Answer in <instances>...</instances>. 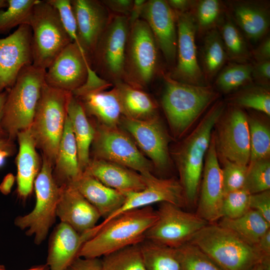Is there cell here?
<instances>
[{"instance_id": "obj_1", "label": "cell", "mask_w": 270, "mask_h": 270, "mask_svg": "<svg viewBox=\"0 0 270 270\" xmlns=\"http://www.w3.org/2000/svg\"><path fill=\"white\" fill-rule=\"evenodd\" d=\"M158 216L151 206L124 212L92 230V236L84 243L78 257L99 258L124 248L140 244Z\"/></svg>"}, {"instance_id": "obj_2", "label": "cell", "mask_w": 270, "mask_h": 270, "mask_svg": "<svg viewBox=\"0 0 270 270\" xmlns=\"http://www.w3.org/2000/svg\"><path fill=\"white\" fill-rule=\"evenodd\" d=\"M222 101L216 102L185 140L177 156L186 205L194 206L197 201L204 162L208 149L212 130L224 110Z\"/></svg>"}, {"instance_id": "obj_3", "label": "cell", "mask_w": 270, "mask_h": 270, "mask_svg": "<svg viewBox=\"0 0 270 270\" xmlns=\"http://www.w3.org/2000/svg\"><path fill=\"white\" fill-rule=\"evenodd\" d=\"M72 95L70 92L54 88L44 82L28 128L36 148L53 167Z\"/></svg>"}, {"instance_id": "obj_4", "label": "cell", "mask_w": 270, "mask_h": 270, "mask_svg": "<svg viewBox=\"0 0 270 270\" xmlns=\"http://www.w3.org/2000/svg\"><path fill=\"white\" fill-rule=\"evenodd\" d=\"M164 78L162 106L174 134L180 136L216 98L218 93L210 86L180 82L169 75Z\"/></svg>"}, {"instance_id": "obj_5", "label": "cell", "mask_w": 270, "mask_h": 270, "mask_svg": "<svg viewBox=\"0 0 270 270\" xmlns=\"http://www.w3.org/2000/svg\"><path fill=\"white\" fill-rule=\"evenodd\" d=\"M188 242L200 249L224 270H251L260 263V256L254 246L218 224H208Z\"/></svg>"}, {"instance_id": "obj_6", "label": "cell", "mask_w": 270, "mask_h": 270, "mask_svg": "<svg viewBox=\"0 0 270 270\" xmlns=\"http://www.w3.org/2000/svg\"><path fill=\"white\" fill-rule=\"evenodd\" d=\"M45 72L32 64L26 66L8 90L2 123L9 140L14 141L19 132L30 128L44 82Z\"/></svg>"}, {"instance_id": "obj_7", "label": "cell", "mask_w": 270, "mask_h": 270, "mask_svg": "<svg viewBox=\"0 0 270 270\" xmlns=\"http://www.w3.org/2000/svg\"><path fill=\"white\" fill-rule=\"evenodd\" d=\"M42 165L34 182L36 202L34 209L24 216H18L15 226L26 230L28 236H34V242L39 245L46 238L56 220V210L62 187L53 176V166L42 156Z\"/></svg>"}, {"instance_id": "obj_8", "label": "cell", "mask_w": 270, "mask_h": 270, "mask_svg": "<svg viewBox=\"0 0 270 270\" xmlns=\"http://www.w3.org/2000/svg\"><path fill=\"white\" fill-rule=\"evenodd\" d=\"M32 32L34 66L46 70L71 38L64 28L56 10L48 0L34 5L30 24Z\"/></svg>"}, {"instance_id": "obj_9", "label": "cell", "mask_w": 270, "mask_h": 270, "mask_svg": "<svg viewBox=\"0 0 270 270\" xmlns=\"http://www.w3.org/2000/svg\"><path fill=\"white\" fill-rule=\"evenodd\" d=\"M158 47L147 23L139 19L130 25L124 57V80L142 88L153 79L158 66Z\"/></svg>"}, {"instance_id": "obj_10", "label": "cell", "mask_w": 270, "mask_h": 270, "mask_svg": "<svg viewBox=\"0 0 270 270\" xmlns=\"http://www.w3.org/2000/svg\"><path fill=\"white\" fill-rule=\"evenodd\" d=\"M128 18L111 14L109 22L90 58V65L102 78L114 84L124 80Z\"/></svg>"}, {"instance_id": "obj_11", "label": "cell", "mask_w": 270, "mask_h": 270, "mask_svg": "<svg viewBox=\"0 0 270 270\" xmlns=\"http://www.w3.org/2000/svg\"><path fill=\"white\" fill-rule=\"evenodd\" d=\"M158 218L147 231L146 240L177 248L188 242L192 237L209 223L196 213L183 210L172 203H160Z\"/></svg>"}, {"instance_id": "obj_12", "label": "cell", "mask_w": 270, "mask_h": 270, "mask_svg": "<svg viewBox=\"0 0 270 270\" xmlns=\"http://www.w3.org/2000/svg\"><path fill=\"white\" fill-rule=\"evenodd\" d=\"M96 158L111 162L140 174L150 172L152 162L139 150L134 142L118 127L100 125L92 141Z\"/></svg>"}, {"instance_id": "obj_13", "label": "cell", "mask_w": 270, "mask_h": 270, "mask_svg": "<svg viewBox=\"0 0 270 270\" xmlns=\"http://www.w3.org/2000/svg\"><path fill=\"white\" fill-rule=\"evenodd\" d=\"M221 120L215 142L222 159L248 166L250 158L248 118L238 107L232 108Z\"/></svg>"}, {"instance_id": "obj_14", "label": "cell", "mask_w": 270, "mask_h": 270, "mask_svg": "<svg viewBox=\"0 0 270 270\" xmlns=\"http://www.w3.org/2000/svg\"><path fill=\"white\" fill-rule=\"evenodd\" d=\"M177 62L170 76L179 82L204 86V76L197 57L196 26L191 11L176 12Z\"/></svg>"}, {"instance_id": "obj_15", "label": "cell", "mask_w": 270, "mask_h": 270, "mask_svg": "<svg viewBox=\"0 0 270 270\" xmlns=\"http://www.w3.org/2000/svg\"><path fill=\"white\" fill-rule=\"evenodd\" d=\"M32 29L26 24L0 38V93L13 86L24 67L32 64Z\"/></svg>"}, {"instance_id": "obj_16", "label": "cell", "mask_w": 270, "mask_h": 270, "mask_svg": "<svg viewBox=\"0 0 270 270\" xmlns=\"http://www.w3.org/2000/svg\"><path fill=\"white\" fill-rule=\"evenodd\" d=\"M90 68L86 53L71 42L46 70L44 82L51 87L72 93L86 82Z\"/></svg>"}, {"instance_id": "obj_17", "label": "cell", "mask_w": 270, "mask_h": 270, "mask_svg": "<svg viewBox=\"0 0 270 270\" xmlns=\"http://www.w3.org/2000/svg\"><path fill=\"white\" fill-rule=\"evenodd\" d=\"M146 186L142 190L124 194L122 205L114 214L98 224L102 226L118 215L129 210L150 206L159 202H170L180 208L186 206L182 188L174 178H159L150 172L140 174Z\"/></svg>"}, {"instance_id": "obj_18", "label": "cell", "mask_w": 270, "mask_h": 270, "mask_svg": "<svg viewBox=\"0 0 270 270\" xmlns=\"http://www.w3.org/2000/svg\"><path fill=\"white\" fill-rule=\"evenodd\" d=\"M120 123L158 169L169 164L168 136L158 116L138 120L122 116Z\"/></svg>"}, {"instance_id": "obj_19", "label": "cell", "mask_w": 270, "mask_h": 270, "mask_svg": "<svg viewBox=\"0 0 270 270\" xmlns=\"http://www.w3.org/2000/svg\"><path fill=\"white\" fill-rule=\"evenodd\" d=\"M204 160L200 193L196 214L212 224L222 217L224 196L222 168L219 164L214 135L212 136Z\"/></svg>"}, {"instance_id": "obj_20", "label": "cell", "mask_w": 270, "mask_h": 270, "mask_svg": "<svg viewBox=\"0 0 270 270\" xmlns=\"http://www.w3.org/2000/svg\"><path fill=\"white\" fill-rule=\"evenodd\" d=\"M141 18L148 24L166 62L174 64L177 52V26L175 12L166 0H147Z\"/></svg>"}, {"instance_id": "obj_21", "label": "cell", "mask_w": 270, "mask_h": 270, "mask_svg": "<svg viewBox=\"0 0 270 270\" xmlns=\"http://www.w3.org/2000/svg\"><path fill=\"white\" fill-rule=\"evenodd\" d=\"M71 4L76 21L79 44L90 61L111 14L101 1L72 0Z\"/></svg>"}, {"instance_id": "obj_22", "label": "cell", "mask_w": 270, "mask_h": 270, "mask_svg": "<svg viewBox=\"0 0 270 270\" xmlns=\"http://www.w3.org/2000/svg\"><path fill=\"white\" fill-rule=\"evenodd\" d=\"M60 186L56 216L80 234L91 232L102 218L98 211L72 186Z\"/></svg>"}, {"instance_id": "obj_23", "label": "cell", "mask_w": 270, "mask_h": 270, "mask_svg": "<svg viewBox=\"0 0 270 270\" xmlns=\"http://www.w3.org/2000/svg\"><path fill=\"white\" fill-rule=\"evenodd\" d=\"M90 238L88 232L80 234L60 222L50 237L46 264L50 270H65L78 257L82 245Z\"/></svg>"}, {"instance_id": "obj_24", "label": "cell", "mask_w": 270, "mask_h": 270, "mask_svg": "<svg viewBox=\"0 0 270 270\" xmlns=\"http://www.w3.org/2000/svg\"><path fill=\"white\" fill-rule=\"evenodd\" d=\"M84 172L106 186L124 194L142 190L146 186L140 174L122 165L101 159L90 160Z\"/></svg>"}, {"instance_id": "obj_25", "label": "cell", "mask_w": 270, "mask_h": 270, "mask_svg": "<svg viewBox=\"0 0 270 270\" xmlns=\"http://www.w3.org/2000/svg\"><path fill=\"white\" fill-rule=\"evenodd\" d=\"M68 184L90 202L104 220L116 212L126 199L124 194L106 186L85 172Z\"/></svg>"}, {"instance_id": "obj_26", "label": "cell", "mask_w": 270, "mask_h": 270, "mask_svg": "<svg viewBox=\"0 0 270 270\" xmlns=\"http://www.w3.org/2000/svg\"><path fill=\"white\" fill-rule=\"evenodd\" d=\"M19 145L16 158L17 192L22 199L32 193L34 182L40 171V161L35 142L29 128L19 132L16 136Z\"/></svg>"}, {"instance_id": "obj_27", "label": "cell", "mask_w": 270, "mask_h": 270, "mask_svg": "<svg viewBox=\"0 0 270 270\" xmlns=\"http://www.w3.org/2000/svg\"><path fill=\"white\" fill-rule=\"evenodd\" d=\"M228 13L244 36L252 41L260 40L268 30L269 10L260 2H233L230 6Z\"/></svg>"}, {"instance_id": "obj_28", "label": "cell", "mask_w": 270, "mask_h": 270, "mask_svg": "<svg viewBox=\"0 0 270 270\" xmlns=\"http://www.w3.org/2000/svg\"><path fill=\"white\" fill-rule=\"evenodd\" d=\"M82 173L78 164L76 143L67 116L53 167V176L60 186L74 181Z\"/></svg>"}, {"instance_id": "obj_29", "label": "cell", "mask_w": 270, "mask_h": 270, "mask_svg": "<svg viewBox=\"0 0 270 270\" xmlns=\"http://www.w3.org/2000/svg\"><path fill=\"white\" fill-rule=\"evenodd\" d=\"M78 98L86 113L96 118L102 125L110 128L118 127L123 114L115 86L108 91H96Z\"/></svg>"}, {"instance_id": "obj_30", "label": "cell", "mask_w": 270, "mask_h": 270, "mask_svg": "<svg viewBox=\"0 0 270 270\" xmlns=\"http://www.w3.org/2000/svg\"><path fill=\"white\" fill-rule=\"evenodd\" d=\"M68 116L76 143L80 168L83 172L90 161V149L96 130L88 121L80 102L73 95L68 104Z\"/></svg>"}, {"instance_id": "obj_31", "label": "cell", "mask_w": 270, "mask_h": 270, "mask_svg": "<svg viewBox=\"0 0 270 270\" xmlns=\"http://www.w3.org/2000/svg\"><path fill=\"white\" fill-rule=\"evenodd\" d=\"M124 116L138 120L157 116V106L151 97L141 88L120 81L114 84Z\"/></svg>"}, {"instance_id": "obj_32", "label": "cell", "mask_w": 270, "mask_h": 270, "mask_svg": "<svg viewBox=\"0 0 270 270\" xmlns=\"http://www.w3.org/2000/svg\"><path fill=\"white\" fill-rule=\"evenodd\" d=\"M220 219L218 224L228 229L253 246L270 229V223L258 212L250 208L239 218L233 219L222 218Z\"/></svg>"}, {"instance_id": "obj_33", "label": "cell", "mask_w": 270, "mask_h": 270, "mask_svg": "<svg viewBox=\"0 0 270 270\" xmlns=\"http://www.w3.org/2000/svg\"><path fill=\"white\" fill-rule=\"evenodd\" d=\"M228 60L236 63H248L252 58L244 36L232 20L228 12H225L218 26Z\"/></svg>"}, {"instance_id": "obj_34", "label": "cell", "mask_w": 270, "mask_h": 270, "mask_svg": "<svg viewBox=\"0 0 270 270\" xmlns=\"http://www.w3.org/2000/svg\"><path fill=\"white\" fill-rule=\"evenodd\" d=\"M202 63L204 80H211L218 74L228 60L218 30L214 28L204 35Z\"/></svg>"}, {"instance_id": "obj_35", "label": "cell", "mask_w": 270, "mask_h": 270, "mask_svg": "<svg viewBox=\"0 0 270 270\" xmlns=\"http://www.w3.org/2000/svg\"><path fill=\"white\" fill-rule=\"evenodd\" d=\"M140 246L146 270H180L176 248L146 240Z\"/></svg>"}, {"instance_id": "obj_36", "label": "cell", "mask_w": 270, "mask_h": 270, "mask_svg": "<svg viewBox=\"0 0 270 270\" xmlns=\"http://www.w3.org/2000/svg\"><path fill=\"white\" fill-rule=\"evenodd\" d=\"M102 270H146L140 244L102 256Z\"/></svg>"}, {"instance_id": "obj_37", "label": "cell", "mask_w": 270, "mask_h": 270, "mask_svg": "<svg viewBox=\"0 0 270 270\" xmlns=\"http://www.w3.org/2000/svg\"><path fill=\"white\" fill-rule=\"evenodd\" d=\"M252 64L230 62L219 72L216 80V87L222 92H229L253 81Z\"/></svg>"}, {"instance_id": "obj_38", "label": "cell", "mask_w": 270, "mask_h": 270, "mask_svg": "<svg viewBox=\"0 0 270 270\" xmlns=\"http://www.w3.org/2000/svg\"><path fill=\"white\" fill-rule=\"evenodd\" d=\"M190 11L200 35L216 28L225 13L222 2L218 0H196Z\"/></svg>"}, {"instance_id": "obj_39", "label": "cell", "mask_w": 270, "mask_h": 270, "mask_svg": "<svg viewBox=\"0 0 270 270\" xmlns=\"http://www.w3.org/2000/svg\"><path fill=\"white\" fill-rule=\"evenodd\" d=\"M38 0H8L6 10H0V34L22 24H28L33 8Z\"/></svg>"}, {"instance_id": "obj_40", "label": "cell", "mask_w": 270, "mask_h": 270, "mask_svg": "<svg viewBox=\"0 0 270 270\" xmlns=\"http://www.w3.org/2000/svg\"><path fill=\"white\" fill-rule=\"evenodd\" d=\"M250 138L249 164L269 158L270 155V131L268 126L256 118H248Z\"/></svg>"}, {"instance_id": "obj_41", "label": "cell", "mask_w": 270, "mask_h": 270, "mask_svg": "<svg viewBox=\"0 0 270 270\" xmlns=\"http://www.w3.org/2000/svg\"><path fill=\"white\" fill-rule=\"evenodd\" d=\"M176 250L180 270H224L200 249L190 242Z\"/></svg>"}, {"instance_id": "obj_42", "label": "cell", "mask_w": 270, "mask_h": 270, "mask_svg": "<svg viewBox=\"0 0 270 270\" xmlns=\"http://www.w3.org/2000/svg\"><path fill=\"white\" fill-rule=\"evenodd\" d=\"M233 98V102L238 106L252 108L270 115V94L268 88L250 86Z\"/></svg>"}, {"instance_id": "obj_43", "label": "cell", "mask_w": 270, "mask_h": 270, "mask_svg": "<svg viewBox=\"0 0 270 270\" xmlns=\"http://www.w3.org/2000/svg\"><path fill=\"white\" fill-rule=\"evenodd\" d=\"M244 188L252 194L270 188V162L260 160L248 166Z\"/></svg>"}, {"instance_id": "obj_44", "label": "cell", "mask_w": 270, "mask_h": 270, "mask_svg": "<svg viewBox=\"0 0 270 270\" xmlns=\"http://www.w3.org/2000/svg\"><path fill=\"white\" fill-rule=\"evenodd\" d=\"M250 195L244 188L224 194L222 218H236L246 214L250 209Z\"/></svg>"}, {"instance_id": "obj_45", "label": "cell", "mask_w": 270, "mask_h": 270, "mask_svg": "<svg viewBox=\"0 0 270 270\" xmlns=\"http://www.w3.org/2000/svg\"><path fill=\"white\" fill-rule=\"evenodd\" d=\"M222 168L224 194L244 188L248 166L222 159Z\"/></svg>"}, {"instance_id": "obj_46", "label": "cell", "mask_w": 270, "mask_h": 270, "mask_svg": "<svg viewBox=\"0 0 270 270\" xmlns=\"http://www.w3.org/2000/svg\"><path fill=\"white\" fill-rule=\"evenodd\" d=\"M48 1L56 10L62 24L72 42H75L84 52L79 44L76 21L71 0H48Z\"/></svg>"}, {"instance_id": "obj_47", "label": "cell", "mask_w": 270, "mask_h": 270, "mask_svg": "<svg viewBox=\"0 0 270 270\" xmlns=\"http://www.w3.org/2000/svg\"><path fill=\"white\" fill-rule=\"evenodd\" d=\"M250 208L258 212L268 223H270V190L250 194Z\"/></svg>"}, {"instance_id": "obj_48", "label": "cell", "mask_w": 270, "mask_h": 270, "mask_svg": "<svg viewBox=\"0 0 270 270\" xmlns=\"http://www.w3.org/2000/svg\"><path fill=\"white\" fill-rule=\"evenodd\" d=\"M252 78L258 85L268 86L270 80V60L256 62L252 64Z\"/></svg>"}, {"instance_id": "obj_49", "label": "cell", "mask_w": 270, "mask_h": 270, "mask_svg": "<svg viewBox=\"0 0 270 270\" xmlns=\"http://www.w3.org/2000/svg\"><path fill=\"white\" fill-rule=\"evenodd\" d=\"M102 2L114 14L128 17L133 5L132 0H104Z\"/></svg>"}, {"instance_id": "obj_50", "label": "cell", "mask_w": 270, "mask_h": 270, "mask_svg": "<svg viewBox=\"0 0 270 270\" xmlns=\"http://www.w3.org/2000/svg\"><path fill=\"white\" fill-rule=\"evenodd\" d=\"M65 270H102L101 260L77 257Z\"/></svg>"}, {"instance_id": "obj_51", "label": "cell", "mask_w": 270, "mask_h": 270, "mask_svg": "<svg viewBox=\"0 0 270 270\" xmlns=\"http://www.w3.org/2000/svg\"><path fill=\"white\" fill-rule=\"evenodd\" d=\"M256 62L270 60V38L266 37L260 45L252 52Z\"/></svg>"}, {"instance_id": "obj_52", "label": "cell", "mask_w": 270, "mask_h": 270, "mask_svg": "<svg viewBox=\"0 0 270 270\" xmlns=\"http://www.w3.org/2000/svg\"><path fill=\"white\" fill-rule=\"evenodd\" d=\"M166 2L174 12H185L192 10L196 0H168Z\"/></svg>"}, {"instance_id": "obj_53", "label": "cell", "mask_w": 270, "mask_h": 270, "mask_svg": "<svg viewBox=\"0 0 270 270\" xmlns=\"http://www.w3.org/2000/svg\"><path fill=\"white\" fill-rule=\"evenodd\" d=\"M147 0H134L132 7L128 16L130 25L134 23L138 20L140 19L144 8Z\"/></svg>"}, {"instance_id": "obj_54", "label": "cell", "mask_w": 270, "mask_h": 270, "mask_svg": "<svg viewBox=\"0 0 270 270\" xmlns=\"http://www.w3.org/2000/svg\"><path fill=\"white\" fill-rule=\"evenodd\" d=\"M16 180V177L12 173L6 174L0 184V192L4 195L8 194L12 190Z\"/></svg>"}, {"instance_id": "obj_55", "label": "cell", "mask_w": 270, "mask_h": 270, "mask_svg": "<svg viewBox=\"0 0 270 270\" xmlns=\"http://www.w3.org/2000/svg\"><path fill=\"white\" fill-rule=\"evenodd\" d=\"M8 94V90H5L0 93V139L8 138V136L3 128L2 123L4 108Z\"/></svg>"}, {"instance_id": "obj_56", "label": "cell", "mask_w": 270, "mask_h": 270, "mask_svg": "<svg viewBox=\"0 0 270 270\" xmlns=\"http://www.w3.org/2000/svg\"><path fill=\"white\" fill-rule=\"evenodd\" d=\"M14 151L12 150H0V168L4 165L6 158L12 155Z\"/></svg>"}, {"instance_id": "obj_57", "label": "cell", "mask_w": 270, "mask_h": 270, "mask_svg": "<svg viewBox=\"0 0 270 270\" xmlns=\"http://www.w3.org/2000/svg\"><path fill=\"white\" fill-rule=\"evenodd\" d=\"M15 146L14 141L8 138L0 139V150L7 149L14 150Z\"/></svg>"}, {"instance_id": "obj_58", "label": "cell", "mask_w": 270, "mask_h": 270, "mask_svg": "<svg viewBox=\"0 0 270 270\" xmlns=\"http://www.w3.org/2000/svg\"><path fill=\"white\" fill-rule=\"evenodd\" d=\"M0 270H7L2 265H0ZM26 270H50V268L46 264H41L32 267Z\"/></svg>"}, {"instance_id": "obj_59", "label": "cell", "mask_w": 270, "mask_h": 270, "mask_svg": "<svg viewBox=\"0 0 270 270\" xmlns=\"http://www.w3.org/2000/svg\"><path fill=\"white\" fill-rule=\"evenodd\" d=\"M8 5V0H0V10L6 7L7 8Z\"/></svg>"}, {"instance_id": "obj_60", "label": "cell", "mask_w": 270, "mask_h": 270, "mask_svg": "<svg viewBox=\"0 0 270 270\" xmlns=\"http://www.w3.org/2000/svg\"><path fill=\"white\" fill-rule=\"evenodd\" d=\"M251 270H264L260 263L255 266Z\"/></svg>"}]
</instances>
